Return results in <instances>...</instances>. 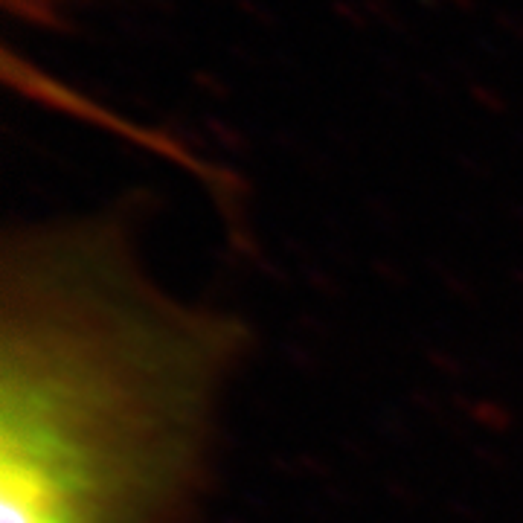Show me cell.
<instances>
[{
	"label": "cell",
	"instance_id": "cell-1",
	"mask_svg": "<svg viewBox=\"0 0 523 523\" xmlns=\"http://www.w3.org/2000/svg\"><path fill=\"white\" fill-rule=\"evenodd\" d=\"M236 320L186 308L137 265L120 210L3 247L0 523H186Z\"/></svg>",
	"mask_w": 523,
	"mask_h": 523
}]
</instances>
